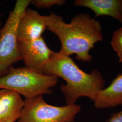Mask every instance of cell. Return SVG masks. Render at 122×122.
I'll return each mask as SVG.
<instances>
[{"label": "cell", "instance_id": "5", "mask_svg": "<svg viewBox=\"0 0 122 122\" xmlns=\"http://www.w3.org/2000/svg\"><path fill=\"white\" fill-rule=\"evenodd\" d=\"M79 105L57 106L44 100L43 96L25 99L21 116L17 122H74L81 111Z\"/></svg>", "mask_w": 122, "mask_h": 122}, {"label": "cell", "instance_id": "8", "mask_svg": "<svg viewBox=\"0 0 122 122\" xmlns=\"http://www.w3.org/2000/svg\"><path fill=\"white\" fill-rule=\"evenodd\" d=\"M25 104L20 95L15 92L0 90V122H15L21 116Z\"/></svg>", "mask_w": 122, "mask_h": 122}, {"label": "cell", "instance_id": "14", "mask_svg": "<svg viewBox=\"0 0 122 122\" xmlns=\"http://www.w3.org/2000/svg\"><path fill=\"white\" fill-rule=\"evenodd\" d=\"M1 22H0V29H1Z\"/></svg>", "mask_w": 122, "mask_h": 122}, {"label": "cell", "instance_id": "9", "mask_svg": "<svg viewBox=\"0 0 122 122\" xmlns=\"http://www.w3.org/2000/svg\"><path fill=\"white\" fill-rule=\"evenodd\" d=\"M73 4L91 9L96 17L108 16L122 23V0H76Z\"/></svg>", "mask_w": 122, "mask_h": 122}, {"label": "cell", "instance_id": "4", "mask_svg": "<svg viewBox=\"0 0 122 122\" xmlns=\"http://www.w3.org/2000/svg\"><path fill=\"white\" fill-rule=\"evenodd\" d=\"M30 0H17L4 25L0 29V77L9 72L14 63L21 60L19 48L18 27Z\"/></svg>", "mask_w": 122, "mask_h": 122}, {"label": "cell", "instance_id": "15", "mask_svg": "<svg viewBox=\"0 0 122 122\" xmlns=\"http://www.w3.org/2000/svg\"><path fill=\"white\" fill-rule=\"evenodd\" d=\"M0 5H1V3L0 2Z\"/></svg>", "mask_w": 122, "mask_h": 122}, {"label": "cell", "instance_id": "10", "mask_svg": "<svg viewBox=\"0 0 122 122\" xmlns=\"http://www.w3.org/2000/svg\"><path fill=\"white\" fill-rule=\"evenodd\" d=\"M98 109L122 105V73H119L109 86L100 92L94 101Z\"/></svg>", "mask_w": 122, "mask_h": 122}, {"label": "cell", "instance_id": "11", "mask_svg": "<svg viewBox=\"0 0 122 122\" xmlns=\"http://www.w3.org/2000/svg\"><path fill=\"white\" fill-rule=\"evenodd\" d=\"M111 45L113 50L117 53L119 61L122 62V27L113 32Z\"/></svg>", "mask_w": 122, "mask_h": 122}, {"label": "cell", "instance_id": "13", "mask_svg": "<svg viewBox=\"0 0 122 122\" xmlns=\"http://www.w3.org/2000/svg\"><path fill=\"white\" fill-rule=\"evenodd\" d=\"M108 122H122V110L111 115Z\"/></svg>", "mask_w": 122, "mask_h": 122}, {"label": "cell", "instance_id": "3", "mask_svg": "<svg viewBox=\"0 0 122 122\" xmlns=\"http://www.w3.org/2000/svg\"><path fill=\"white\" fill-rule=\"evenodd\" d=\"M57 82L56 76L43 74L25 66H12L7 74L0 77V90H10L25 99H31L52 94L51 89Z\"/></svg>", "mask_w": 122, "mask_h": 122}, {"label": "cell", "instance_id": "7", "mask_svg": "<svg viewBox=\"0 0 122 122\" xmlns=\"http://www.w3.org/2000/svg\"><path fill=\"white\" fill-rule=\"evenodd\" d=\"M46 16L36 10L26 9L20 19L18 27L19 42H29L38 39L47 29Z\"/></svg>", "mask_w": 122, "mask_h": 122}, {"label": "cell", "instance_id": "2", "mask_svg": "<svg viewBox=\"0 0 122 122\" xmlns=\"http://www.w3.org/2000/svg\"><path fill=\"white\" fill-rule=\"evenodd\" d=\"M43 74L64 80L66 84L60 87L66 105L76 104L79 98L85 97L93 102L104 89L105 81L97 69L88 73L81 69L70 56L59 52L52 53L44 66Z\"/></svg>", "mask_w": 122, "mask_h": 122}, {"label": "cell", "instance_id": "1", "mask_svg": "<svg viewBox=\"0 0 122 122\" xmlns=\"http://www.w3.org/2000/svg\"><path fill=\"white\" fill-rule=\"evenodd\" d=\"M46 24L47 29L61 42L59 52L68 56L75 54L79 61H91L90 51L103 39L100 23L87 14H78L66 23L61 16L51 13L46 16Z\"/></svg>", "mask_w": 122, "mask_h": 122}, {"label": "cell", "instance_id": "12", "mask_svg": "<svg viewBox=\"0 0 122 122\" xmlns=\"http://www.w3.org/2000/svg\"><path fill=\"white\" fill-rule=\"evenodd\" d=\"M65 2L64 0H32L30 4L39 8H48L54 5L61 6Z\"/></svg>", "mask_w": 122, "mask_h": 122}, {"label": "cell", "instance_id": "6", "mask_svg": "<svg viewBox=\"0 0 122 122\" xmlns=\"http://www.w3.org/2000/svg\"><path fill=\"white\" fill-rule=\"evenodd\" d=\"M21 60L25 67L43 74L44 66L53 51L48 48L43 37L29 42H19Z\"/></svg>", "mask_w": 122, "mask_h": 122}]
</instances>
